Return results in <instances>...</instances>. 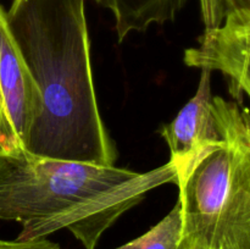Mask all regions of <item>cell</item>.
Segmentation results:
<instances>
[{"label":"cell","instance_id":"8","mask_svg":"<svg viewBox=\"0 0 250 249\" xmlns=\"http://www.w3.org/2000/svg\"><path fill=\"white\" fill-rule=\"evenodd\" d=\"M181 207L176 203L173 209L138 238L115 249H176L181 237Z\"/></svg>","mask_w":250,"mask_h":249},{"label":"cell","instance_id":"5","mask_svg":"<svg viewBox=\"0 0 250 249\" xmlns=\"http://www.w3.org/2000/svg\"><path fill=\"white\" fill-rule=\"evenodd\" d=\"M222 26L205 28L199 46L185 51L189 67L221 71L229 81V93L243 102L250 95V1L229 0Z\"/></svg>","mask_w":250,"mask_h":249},{"label":"cell","instance_id":"6","mask_svg":"<svg viewBox=\"0 0 250 249\" xmlns=\"http://www.w3.org/2000/svg\"><path fill=\"white\" fill-rule=\"evenodd\" d=\"M194 97L181 109L172 122L161 129L175 166L181 165L199 149L224 141L221 97L211 95V72L202 70Z\"/></svg>","mask_w":250,"mask_h":249},{"label":"cell","instance_id":"10","mask_svg":"<svg viewBox=\"0 0 250 249\" xmlns=\"http://www.w3.org/2000/svg\"><path fill=\"white\" fill-rule=\"evenodd\" d=\"M95 1H97L98 4H100L103 6V5H104V2H105V0H95Z\"/></svg>","mask_w":250,"mask_h":249},{"label":"cell","instance_id":"7","mask_svg":"<svg viewBox=\"0 0 250 249\" xmlns=\"http://www.w3.org/2000/svg\"><path fill=\"white\" fill-rule=\"evenodd\" d=\"M187 0H105L103 6L115 17L119 42L131 32H144L151 24L175 21Z\"/></svg>","mask_w":250,"mask_h":249},{"label":"cell","instance_id":"9","mask_svg":"<svg viewBox=\"0 0 250 249\" xmlns=\"http://www.w3.org/2000/svg\"><path fill=\"white\" fill-rule=\"evenodd\" d=\"M0 249H62L58 243L49 241L45 237L26 241H6L0 238Z\"/></svg>","mask_w":250,"mask_h":249},{"label":"cell","instance_id":"3","mask_svg":"<svg viewBox=\"0 0 250 249\" xmlns=\"http://www.w3.org/2000/svg\"><path fill=\"white\" fill-rule=\"evenodd\" d=\"M224 141L176 166L181 237L176 249H250V116L222 99Z\"/></svg>","mask_w":250,"mask_h":249},{"label":"cell","instance_id":"4","mask_svg":"<svg viewBox=\"0 0 250 249\" xmlns=\"http://www.w3.org/2000/svg\"><path fill=\"white\" fill-rule=\"evenodd\" d=\"M43 112V98L24 65L0 6V158L28 155V142Z\"/></svg>","mask_w":250,"mask_h":249},{"label":"cell","instance_id":"2","mask_svg":"<svg viewBox=\"0 0 250 249\" xmlns=\"http://www.w3.org/2000/svg\"><path fill=\"white\" fill-rule=\"evenodd\" d=\"M177 182L172 161L148 172L28 155L0 158V219L17 221L16 239L67 228L85 249L149 190Z\"/></svg>","mask_w":250,"mask_h":249},{"label":"cell","instance_id":"1","mask_svg":"<svg viewBox=\"0 0 250 249\" xmlns=\"http://www.w3.org/2000/svg\"><path fill=\"white\" fill-rule=\"evenodd\" d=\"M5 22L43 98L28 153L114 166L117 150L98 107L84 0H12Z\"/></svg>","mask_w":250,"mask_h":249}]
</instances>
